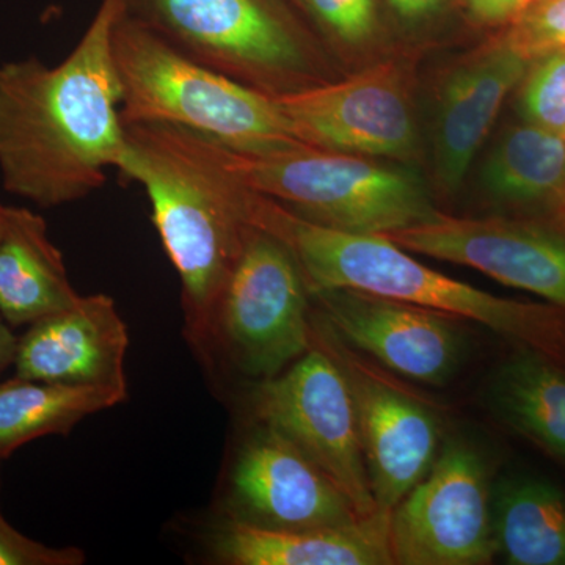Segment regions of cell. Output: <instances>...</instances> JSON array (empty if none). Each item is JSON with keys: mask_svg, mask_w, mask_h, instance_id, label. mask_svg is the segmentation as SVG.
<instances>
[{"mask_svg": "<svg viewBox=\"0 0 565 565\" xmlns=\"http://www.w3.org/2000/svg\"><path fill=\"white\" fill-rule=\"evenodd\" d=\"M489 468L478 449L446 441L427 475L390 512L394 564L484 565L498 555Z\"/></svg>", "mask_w": 565, "mask_h": 565, "instance_id": "9c48e42d", "label": "cell"}, {"mask_svg": "<svg viewBox=\"0 0 565 565\" xmlns=\"http://www.w3.org/2000/svg\"><path fill=\"white\" fill-rule=\"evenodd\" d=\"M482 184L498 202L548 212L565 230V136L527 121L512 126L487 158Z\"/></svg>", "mask_w": 565, "mask_h": 565, "instance_id": "d6986e66", "label": "cell"}, {"mask_svg": "<svg viewBox=\"0 0 565 565\" xmlns=\"http://www.w3.org/2000/svg\"><path fill=\"white\" fill-rule=\"evenodd\" d=\"M531 62L505 40L467 55L441 82L433 125L434 170L445 192L460 188L508 96Z\"/></svg>", "mask_w": 565, "mask_h": 565, "instance_id": "9a60e30c", "label": "cell"}, {"mask_svg": "<svg viewBox=\"0 0 565 565\" xmlns=\"http://www.w3.org/2000/svg\"><path fill=\"white\" fill-rule=\"evenodd\" d=\"M247 222L273 234L299 263L311 296L355 289L482 323L519 348L565 366V311L482 291L430 269L381 234L330 228L250 192Z\"/></svg>", "mask_w": 565, "mask_h": 565, "instance_id": "3957f363", "label": "cell"}, {"mask_svg": "<svg viewBox=\"0 0 565 565\" xmlns=\"http://www.w3.org/2000/svg\"><path fill=\"white\" fill-rule=\"evenodd\" d=\"M203 137L214 161L245 189L330 228L385 234L440 214L414 172L366 156L308 145L280 151H237Z\"/></svg>", "mask_w": 565, "mask_h": 565, "instance_id": "5b68a950", "label": "cell"}, {"mask_svg": "<svg viewBox=\"0 0 565 565\" xmlns=\"http://www.w3.org/2000/svg\"><path fill=\"white\" fill-rule=\"evenodd\" d=\"M471 17L482 24L512 21L525 7V0H465Z\"/></svg>", "mask_w": 565, "mask_h": 565, "instance_id": "4316f807", "label": "cell"}, {"mask_svg": "<svg viewBox=\"0 0 565 565\" xmlns=\"http://www.w3.org/2000/svg\"><path fill=\"white\" fill-rule=\"evenodd\" d=\"M125 11L126 0H103L58 65L31 57L0 66V174L13 195L63 206L120 167L128 141L111 36Z\"/></svg>", "mask_w": 565, "mask_h": 565, "instance_id": "6da1fadb", "label": "cell"}, {"mask_svg": "<svg viewBox=\"0 0 565 565\" xmlns=\"http://www.w3.org/2000/svg\"><path fill=\"white\" fill-rule=\"evenodd\" d=\"M308 13L341 43L362 44L375 31V0H300Z\"/></svg>", "mask_w": 565, "mask_h": 565, "instance_id": "d4e9b609", "label": "cell"}, {"mask_svg": "<svg viewBox=\"0 0 565 565\" xmlns=\"http://www.w3.org/2000/svg\"><path fill=\"white\" fill-rule=\"evenodd\" d=\"M274 98L296 139L308 147L366 158L414 156L415 115L403 71L394 63Z\"/></svg>", "mask_w": 565, "mask_h": 565, "instance_id": "8fae6325", "label": "cell"}, {"mask_svg": "<svg viewBox=\"0 0 565 565\" xmlns=\"http://www.w3.org/2000/svg\"><path fill=\"white\" fill-rule=\"evenodd\" d=\"M531 2H534V0H525V7L527 6V3H531ZM525 7H523V9H525Z\"/></svg>", "mask_w": 565, "mask_h": 565, "instance_id": "4dcf8cb0", "label": "cell"}, {"mask_svg": "<svg viewBox=\"0 0 565 565\" xmlns=\"http://www.w3.org/2000/svg\"><path fill=\"white\" fill-rule=\"evenodd\" d=\"M128 388L13 377L0 384V460L47 435H68L87 418L121 404Z\"/></svg>", "mask_w": 565, "mask_h": 565, "instance_id": "44dd1931", "label": "cell"}, {"mask_svg": "<svg viewBox=\"0 0 565 565\" xmlns=\"http://www.w3.org/2000/svg\"><path fill=\"white\" fill-rule=\"evenodd\" d=\"M121 177L139 182L167 256L180 275L185 337L212 351L215 311L244 247L247 189L207 150L202 134L167 125H128Z\"/></svg>", "mask_w": 565, "mask_h": 565, "instance_id": "7a4b0ae2", "label": "cell"}, {"mask_svg": "<svg viewBox=\"0 0 565 565\" xmlns=\"http://www.w3.org/2000/svg\"><path fill=\"white\" fill-rule=\"evenodd\" d=\"M228 508L234 519L275 530L338 526L362 519L313 460L263 424L237 452Z\"/></svg>", "mask_w": 565, "mask_h": 565, "instance_id": "5bb4252c", "label": "cell"}, {"mask_svg": "<svg viewBox=\"0 0 565 565\" xmlns=\"http://www.w3.org/2000/svg\"><path fill=\"white\" fill-rule=\"evenodd\" d=\"M87 561L77 546H50L33 541L10 525L0 512V565H82Z\"/></svg>", "mask_w": 565, "mask_h": 565, "instance_id": "484cf974", "label": "cell"}, {"mask_svg": "<svg viewBox=\"0 0 565 565\" xmlns=\"http://www.w3.org/2000/svg\"><path fill=\"white\" fill-rule=\"evenodd\" d=\"M489 403L501 422L565 459L564 364L520 348L494 373Z\"/></svg>", "mask_w": 565, "mask_h": 565, "instance_id": "ffe728a7", "label": "cell"}, {"mask_svg": "<svg viewBox=\"0 0 565 565\" xmlns=\"http://www.w3.org/2000/svg\"><path fill=\"white\" fill-rule=\"evenodd\" d=\"M81 299L43 217L25 207H11L0 239V316L10 326H31Z\"/></svg>", "mask_w": 565, "mask_h": 565, "instance_id": "ac0fdd59", "label": "cell"}, {"mask_svg": "<svg viewBox=\"0 0 565 565\" xmlns=\"http://www.w3.org/2000/svg\"><path fill=\"white\" fill-rule=\"evenodd\" d=\"M121 120L203 134L237 151L302 147L273 95L200 65L128 11L111 36Z\"/></svg>", "mask_w": 565, "mask_h": 565, "instance_id": "277c9868", "label": "cell"}, {"mask_svg": "<svg viewBox=\"0 0 565 565\" xmlns=\"http://www.w3.org/2000/svg\"><path fill=\"white\" fill-rule=\"evenodd\" d=\"M505 40L533 63L565 51V0H534L512 20Z\"/></svg>", "mask_w": 565, "mask_h": 565, "instance_id": "cb8c5ba5", "label": "cell"}, {"mask_svg": "<svg viewBox=\"0 0 565 565\" xmlns=\"http://www.w3.org/2000/svg\"><path fill=\"white\" fill-rule=\"evenodd\" d=\"M10 214L11 207L0 204V239H2L3 233H6L7 230V225H9Z\"/></svg>", "mask_w": 565, "mask_h": 565, "instance_id": "f546056e", "label": "cell"}, {"mask_svg": "<svg viewBox=\"0 0 565 565\" xmlns=\"http://www.w3.org/2000/svg\"><path fill=\"white\" fill-rule=\"evenodd\" d=\"M128 326L107 294L82 296L61 313L31 323L18 343L14 377L128 388Z\"/></svg>", "mask_w": 565, "mask_h": 565, "instance_id": "2e32d148", "label": "cell"}, {"mask_svg": "<svg viewBox=\"0 0 565 565\" xmlns=\"http://www.w3.org/2000/svg\"><path fill=\"white\" fill-rule=\"evenodd\" d=\"M210 550L228 565L394 564L386 511L308 530H275L226 515L212 527Z\"/></svg>", "mask_w": 565, "mask_h": 565, "instance_id": "e0dca14e", "label": "cell"}, {"mask_svg": "<svg viewBox=\"0 0 565 565\" xmlns=\"http://www.w3.org/2000/svg\"><path fill=\"white\" fill-rule=\"evenodd\" d=\"M319 316L345 344L386 371L440 386L451 381L463 355L459 318L355 289L313 294Z\"/></svg>", "mask_w": 565, "mask_h": 565, "instance_id": "4fadbf2b", "label": "cell"}, {"mask_svg": "<svg viewBox=\"0 0 565 565\" xmlns=\"http://www.w3.org/2000/svg\"><path fill=\"white\" fill-rule=\"evenodd\" d=\"M308 296L291 250L250 225L215 311L212 349L222 344L248 377H275L313 345Z\"/></svg>", "mask_w": 565, "mask_h": 565, "instance_id": "52a82bcc", "label": "cell"}, {"mask_svg": "<svg viewBox=\"0 0 565 565\" xmlns=\"http://www.w3.org/2000/svg\"><path fill=\"white\" fill-rule=\"evenodd\" d=\"M18 343H20V338L11 332L10 323L0 316V374L14 363Z\"/></svg>", "mask_w": 565, "mask_h": 565, "instance_id": "f1b7e54d", "label": "cell"}, {"mask_svg": "<svg viewBox=\"0 0 565 565\" xmlns=\"http://www.w3.org/2000/svg\"><path fill=\"white\" fill-rule=\"evenodd\" d=\"M388 2L401 20L418 24L440 13L446 0H388Z\"/></svg>", "mask_w": 565, "mask_h": 565, "instance_id": "83f0119b", "label": "cell"}, {"mask_svg": "<svg viewBox=\"0 0 565 565\" xmlns=\"http://www.w3.org/2000/svg\"><path fill=\"white\" fill-rule=\"evenodd\" d=\"M200 65L267 93L318 84L303 36L267 0H126V10Z\"/></svg>", "mask_w": 565, "mask_h": 565, "instance_id": "8992f818", "label": "cell"}, {"mask_svg": "<svg viewBox=\"0 0 565 565\" xmlns=\"http://www.w3.org/2000/svg\"><path fill=\"white\" fill-rule=\"evenodd\" d=\"M497 552L512 565H565V494L534 478L504 479L492 493Z\"/></svg>", "mask_w": 565, "mask_h": 565, "instance_id": "7402d4cb", "label": "cell"}, {"mask_svg": "<svg viewBox=\"0 0 565 565\" xmlns=\"http://www.w3.org/2000/svg\"><path fill=\"white\" fill-rule=\"evenodd\" d=\"M411 253L460 264L565 311V230L505 217H451L381 234Z\"/></svg>", "mask_w": 565, "mask_h": 565, "instance_id": "7c38bea8", "label": "cell"}, {"mask_svg": "<svg viewBox=\"0 0 565 565\" xmlns=\"http://www.w3.org/2000/svg\"><path fill=\"white\" fill-rule=\"evenodd\" d=\"M252 408L259 424L288 438L340 487L356 514L381 511L371 490L348 382L321 345L313 343L282 373L259 382Z\"/></svg>", "mask_w": 565, "mask_h": 565, "instance_id": "ba28073f", "label": "cell"}, {"mask_svg": "<svg viewBox=\"0 0 565 565\" xmlns=\"http://www.w3.org/2000/svg\"><path fill=\"white\" fill-rule=\"evenodd\" d=\"M313 343L340 366L351 392L375 503L392 512L440 452V424L429 405L344 343L311 315Z\"/></svg>", "mask_w": 565, "mask_h": 565, "instance_id": "30bf717a", "label": "cell"}, {"mask_svg": "<svg viewBox=\"0 0 565 565\" xmlns=\"http://www.w3.org/2000/svg\"><path fill=\"white\" fill-rule=\"evenodd\" d=\"M520 92L523 120L565 136V51L531 63Z\"/></svg>", "mask_w": 565, "mask_h": 565, "instance_id": "603a6c76", "label": "cell"}]
</instances>
